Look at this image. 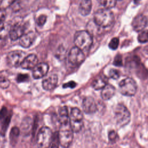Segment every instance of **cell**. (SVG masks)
Instances as JSON below:
<instances>
[{"label": "cell", "mask_w": 148, "mask_h": 148, "mask_svg": "<svg viewBox=\"0 0 148 148\" xmlns=\"http://www.w3.org/2000/svg\"><path fill=\"white\" fill-rule=\"evenodd\" d=\"M6 16V12L5 9L0 8V23H2L5 20Z\"/></svg>", "instance_id": "34"}, {"label": "cell", "mask_w": 148, "mask_h": 148, "mask_svg": "<svg viewBox=\"0 0 148 148\" xmlns=\"http://www.w3.org/2000/svg\"><path fill=\"white\" fill-rule=\"evenodd\" d=\"M115 88L112 85L107 84L101 91V97L104 100H109L112 98L115 94Z\"/></svg>", "instance_id": "18"}, {"label": "cell", "mask_w": 148, "mask_h": 148, "mask_svg": "<svg viewBox=\"0 0 148 148\" xmlns=\"http://www.w3.org/2000/svg\"><path fill=\"white\" fill-rule=\"evenodd\" d=\"M36 36L34 32H29L24 34L20 38L19 43L24 48H28L30 47L35 41Z\"/></svg>", "instance_id": "16"}, {"label": "cell", "mask_w": 148, "mask_h": 148, "mask_svg": "<svg viewBox=\"0 0 148 148\" xmlns=\"http://www.w3.org/2000/svg\"><path fill=\"white\" fill-rule=\"evenodd\" d=\"M109 76L113 79H117L120 77V72L115 69H111L109 72Z\"/></svg>", "instance_id": "29"}, {"label": "cell", "mask_w": 148, "mask_h": 148, "mask_svg": "<svg viewBox=\"0 0 148 148\" xmlns=\"http://www.w3.org/2000/svg\"><path fill=\"white\" fill-rule=\"evenodd\" d=\"M17 0H0V8L5 9L12 6Z\"/></svg>", "instance_id": "26"}, {"label": "cell", "mask_w": 148, "mask_h": 148, "mask_svg": "<svg viewBox=\"0 0 148 148\" xmlns=\"http://www.w3.org/2000/svg\"><path fill=\"white\" fill-rule=\"evenodd\" d=\"M74 43L82 51H87L92 44V38L87 31H79L74 35Z\"/></svg>", "instance_id": "3"}, {"label": "cell", "mask_w": 148, "mask_h": 148, "mask_svg": "<svg viewBox=\"0 0 148 148\" xmlns=\"http://www.w3.org/2000/svg\"><path fill=\"white\" fill-rule=\"evenodd\" d=\"M108 79L104 75H101L97 77L94 80L92 83V86L95 90L102 89L107 84Z\"/></svg>", "instance_id": "19"}, {"label": "cell", "mask_w": 148, "mask_h": 148, "mask_svg": "<svg viewBox=\"0 0 148 148\" xmlns=\"http://www.w3.org/2000/svg\"><path fill=\"white\" fill-rule=\"evenodd\" d=\"M53 133L50 128L47 127H42L37 135L36 143L40 147H50Z\"/></svg>", "instance_id": "6"}, {"label": "cell", "mask_w": 148, "mask_h": 148, "mask_svg": "<svg viewBox=\"0 0 148 148\" xmlns=\"http://www.w3.org/2000/svg\"><path fill=\"white\" fill-rule=\"evenodd\" d=\"M147 24L148 18L142 14H139L135 16L132 22V28L136 32H140L143 30Z\"/></svg>", "instance_id": "10"}, {"label": "cell", "mask_w": 148, "mask_h": 148, "mask_svg": "<svg viewBox=\"0 0 148 148\" xmlns=\"http://www.w3.org/2000/svg\"><path fill=\"white\" fill-rule=\"evenodd\" d=\"M138 40L140 43H146L148 42V30H142L139 34Z\"/></svg>", "instance_id": "24"}, {"label": "cell", "mask_w": 148, "mask_h": 148, "mask_svg": "<svg viewBox=\"0 0 148 148\" xmlns=\"http://www.w3.org/2000/svg\"><path fill=\"white\" fill-rule=\"evenodd\" d=\"M119 40L117 38H113L111 39L110 42L109 43V47L112 50H116L119 46Z\"/></svg>", "instance_id": "28"}, {"label": "cell", "mask_w": 148, "mask_h": 148, "mask_svg": "<svg viewBox=\"0 0 148 148\" xmlns=\"http://www.w3.org/2000/svg\"><path fill=\"white\" fill-rule=\"evenodd\" d=\"M29 79V76L27 74H21L20 73L19 75H18L17 77V81L18 82H24L25 81H27V80H28Z\"/></svg>", "instance_id": "31"}, {"label": "cell", "mask_w": 148, "mask_h": 148, "mask_svg": "<svg viewBox=\"0 0 148 148\" xmlns=\"http://www.w3.org/2000/svg\"><path fill=\"white\" fill-rule=\"evenodd\" d=\"M60 145V140L58 138V132H55L53 135L51 142L50 145V147H58Z\"/></svg>", "instance_id": "25"}, {"label": "cell", "mask_w": 148, "mask_h": 148, "mask_svg": "<svg viewBox=\"0 0 148 148\" xmlns=\"http://www.w3.org/2000/svg\"><path fill=\"white\" fill-rule=\"evenodd\" d=\"M69 121V116L68 114V108L64 106L59 110V122L60 123H64Z\"/></svg>", "instance_id": "20"}, {"label": "cell", "mask_w": 148, "mask_h": 148, "mask_svg": "<svg viewBox=\"0 0 148 148\" xmlns=\"http://www.w3.org/2000/svg\"><path fill=\"white\" fill-rule=\"evenodd\" d=\"M38 64V57L34 54L26 56L20 64V66L25 69H32Z\"/></svg>", "instance_id": "14"}, {"label": "cell", "mask_w": 148, "mask_h": 148, "mask_svg": "<svg viewBox=\"0 0 148 148\" xmlns=\"http://www.w3.org/2000/svg\"><path fill=\"white\" fill-rule=\"evenodd\" d=\"M10 28L9 25L2 22L0 23V39L5 38L8 34H9Z\"/></svg>", "instance_id": "21"}, {"label": "cell", "mask_w": 148, "mask_h": 148, "mask_svg": "<svg viewBox=\"0 0 148 148\" xmlns=\"http://www.w3.org/2000/svg\"><path fill=\"white\" fill-rule=\"evenodd\" d=\"M92 1L91 0H80L79 6V12L83 16L88 15L91 10Z\"/></svg>", "instance_id": "17"}, {"label": "cell", "mask_w": 148, "mask_h": 148, "mask_svg": "<svg viewBox=\"0 0 148 148\" xmlns=\"http://www.w3.org/2000/svg\"><path fill=\"white\" fill-rule=\"evenodd\" d=\"M25 25L21 23H16L10 28L9 35L12 40L20 39L25 33Z\"/></svg>", "instance_id": "11"}, {"label": "cell", "mask_w": 148, "mask_h": 148, "mask_svg": "<svg viewBox=\"0 0 148 148\" xmlns=\"http://www.w3.org/2000/svg\"><path fill=\"white\" fill-rule=\"evenodd\" d=\"M20 134V130L16 127H14L10 131V140L12 143L16 142V139H17ZM11 143V144H12Z\"/></svg>", "instance_id": "23"}, {"label": "cell", "mask_w": 148, "mask_h": 148, "mask_svg": "<svg viewBox=\"0 0 148 148\" xmlns=\"http://www.w3.org/2000/svg\"><path fill=\"white\" fill-rule=\"evenodd\" d=\"M108 138L110 142L114 143L119 140V136L114 131H111L109 132Z\"/></svg>", "instance_id": "27"}, {"label": "cell", "mask_w": 148, "mask_h": 148, "mask_svg": "<svg viewBox=\"0 0 148 148\" xmlns=\"http://www.w3.org/2000/svg\"><path fill=\"white\" fill-rule=\"evenodd\" d=\"M114 113L116 123L120 127H123L130 122V113L124 105L118 104L115 108Z\"/></svg>", "instance_id": "5"}, {"label": "cell", "mask_w": 148, "mask_h": 148, "mask_svg": "<svg viewBox=\"0 0 148 148\" xmlns=\"http://www.w3.org/2000/svg\"><path fill=\"white\" fill-rule=\"evenodd\" d=\"M58 77L56 74H51L45 78L42 82V86L44 90L49 91L53 90L57 84Z\"/></svg>", "instance_id": "15"}, {"label": "cell", "mask_w": 148, "mask_h": 148, "mask_svg": "<svg viewBox=\"0 0 148 148\" xmlns=\"http://www.w3.org/2000/svg\"><path fill=\"white\" fill-rule=\"evenodd\" d=\"M119 87L121 94L128 97L134 95L137 90L135 82L132 79L129 77L122 80L120 82Z\"/></svg>", "instance_id": "7"}, {"label": "cell", "mask_w": 148, "mask_h": 148, "mask_svg": "<svg viewBox=\"0 0 148 148\" xmlns=\"http://www.w3.org/2000/svg\"><path fill=\"white\" fill-rule=\"evenodd\" d=\"M76 86V82H75L74 81H69L67 83H65V84H63L62 87L64 88H73L74 87H75Z\"/></svg>", "instance_id": "33"}, {"label": "cell", "mask_w": 148, "mask_h": 148, "mask_svg": "<svg viewBox=\"0 0 148 148\" xmlns=\"http://www.w3.org/2000/svg\"><path fill=\"white\" fill-rule=\"evenodd\" d=\"M73 132L69 121L60 124L58 134L61 146L67 147L71 145L73 138Z\"/></svg>", "instance_id": "2"}, {"label": "cell", "mask_w": 148, "mask_h": 148, "mask_svg": "<svg viewBox=\"0 0 148 148\" xmlns=\"http://www.w3.org/2000/svg\"><path fill=\"white\" fill-rule=\"evenodd\" d=\"M98 2L105 8L111 9L116 5V0H98Z\"/></svg>", "instance_id": "22"}, {"label": "cell", "mask_w": 148, "mask_h": 148, "mask_svg": "<svg viewBox=\"0 0 148 148\" xmlns=\"http://www.w3.org/2000/svg\"><path fill=\"white\" fill-rule=\"evenodd\" d=\"M113 64L116 66H121L123 64L122 62V58L121 55H117L115 57L114 61H113Z\"/></svg>", "instance_id": "32"}, {"label": "cell", "mask_w": 148, "mask_h": 148, "mask_svg": "<svg viewBox=\"0 0 148 148\" xmlns=\"http://www.w3.org/2000/svg\"><path fill=\"white\" fill-rule=\"evenodd\" d=\"M68 61L73 65H80L82 64L84 59L85 56L81 49L75 46L72 47L69 51L68 56Z\"/></svg>", "instance_id": "9"}, {"label": "cell", "mask_w": 148, "mask_h": 148, "mask_svg": "<svg viewBox=\"0 0 148 148\" xmlns=\"http://www.w3.org/2000/svg\"><path fill=\"white\" fill-rule=\"evenodd\" d=\"M69 123L74 132H79L83 126V115L77 108L71 109L69 116Z\"/></svg>", "instance_id": "4"}, {"label": "cell", "mask_w": 148, "mask_h": 148, "mask_svg": "<svg viewBox=\"0 0 148 148\" xmlns=\"http://www.w3.org/2000/svg\"><path fill=\"white\" fill-rule=\"evenodd\" d=\"M49 68V65L45 62H40L38 64L32 69L33 77L35 79H38L44 77L47 73Z\"/></svg>", "instance_id": "12"}, {"label": "cell", "mask_w": 148, "mask_h": 148, "mask_svg": "<svg viewBox=\"0 0 148 148\" xmlns=\"http://www.w3.org/2000/svg\"><path fill=\"white\" fill-rule=\"evenodd\" d=\"M47 20V16L44 14L39 16L36 20V24L38 26H43Z\"/></svg>", "instance_id": "30"}, {"label": "cell", "mask_w": 148, "mask_h": 148, "mask_svg": "<svg viewBox=\"0 0 148 148\" xmlns=\"http://www.w3.org/2000/svg\"><path fill=\"white\" fill-rule=\"evenodd\" d=\"M25 57V53L21 50H14L9 52L6 57L7 62L12 67H17Z\"/></svg>", "instance_id": "8"}, {"label": "cell", "mask_w": 148, "mask_h": 148, "mask_svg": "<svg viewBox=\"0 0 148 148\" xmlns=\"http://www.w3.org/2000/svg\"><path fill=\"white\" fill-rule=\"evenodd\" d=\"M82 108L87 114H92L97 110V105L94 99L92 97H86L82 102Z\"/></svg>", "instance_id": "13"}, {"label": "cell", "mask_w": 148, "mask_h": 148, "mask_svg": "<svg viewBox=\"0 0 148 148\" xmlns=\"http://www.w3.org/2000/svg\"><path fill=\"white\" fill-rule=\"evenodd\" d=\"M114 21V15L110 9L102 8L97 10L94 14V23L101 27L106 28Z\"/></svg>", "instance_id": "1"}]
</instances>
